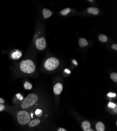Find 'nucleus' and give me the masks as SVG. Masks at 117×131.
Returning <instances> with one entry per match:
<instances>
[{"mask_svg": "<svg viewBox=\"0 0 117 131\" xmlns=\"http://www.w3.org/2000/svg\"><path fill=\"white\" fill-rule=\"evenodd\" d=\"M21 70L26 73H31L35 70L36 66L34 63L30 59L23 60L21 63L20 65Z\"/></svg>", "mask_w": 117, "mask_h": 131, "instance_id": "nucleus-1", "label": "nucleus"}, {"mask_svg": "<svg viewBox=\"0 0 117 131\" xmlns=\"http://www.w3.org/2000/svg\"><path fill=\"white\" fill-rule=\"evenodd\" d=\"M38 98L36 94L30 93L27 96L21 104V108L23 109H26L33 106L38 101Z\"/></svg>", "mask_w": 117, "mask_h": 131, "instance_id": "nucleus-2", "label": "nucleus"}, {"mask_svg": "<svg viewBox=\"0 0 117 131\" xmlns=\"http://www.w3.org/2000/svg\"><path fill=\"white\" fill-rule=\"evenodd\" d=\"M17 121L21 125H25L29 123L30 120L29 113L24 110L20 111L17 114Z\"/></svg>", "mask_w": 117, "mask_h": 131, "instance_id": "nucleus-3", "label": "nucleus"}, {"mask_svg": "<svg viewBox=\"0 0 117 131\" xmlns=\"http://www.w3.org/2000/svg\"><path fill=\"white\" fill-rule=\"evenodd\" d=\"M59 65V62L55 57H50L44 63V67L48 71H53L56 69Z\"/></svg>", "mask_w": 117, "mask_h": 131, "instance_id": "nucleus-4", "label": "nucleus"}, {"mask_svg": "<svg viewBox=\"0 0 117 131\" xmlns=\"http://www.w3.org/2000/svg\"><path fill=\"white\" fill-rule=\"evenodd\" d=\"M35 45L37 49L40 50H42L45 48L46 46V42L45 39L44 37H41L37 39L35 42Z\"/></svg>", "mask_w": 117, "mask_h": 131, "instance_id": "nucleus-5", "label": "nucleus"}, {"mask_svg": "<svg viewBox=\"0 0 117 131\" xmlns=\"http://www.w3.org/2000/svg\"><path fill=\"white\" fill-rule=\"evenodd\" d=\"M82 127L84 131H94L91 128V123L88 121H84L82 122Z\"/></svg>", "mask_w": 117, "mask_h": 131, "instance_id": "nucleus-6", "label": "nucleus"}, {"mask_svg": "<svg viewBox=\"0 0 117 131\" xmlns=\"http://www.w3.org/2000/svg\"><path fill=\"white\" fill-rule=\"evenodd\" d=\"M62 85L60 83H57L54 87V92L56 95H59L62 91Z\"/></svg>", "mask_w": 117, "mask_h": 131, "instance_id": "nucleus-7", "label": "nucleus"}, {"mask_svg": "<svg viewBox=\"0 0 117 131\" xmlns=\"http://www.w3.org/2000/svg\"><path fill=\"white\" fill-rule=\"evenodd\" d=\"M22 56V52L20 50H15L11 54V57L13 59H19Z\"/></svg>", "mask_w": 117, "mask_h": 131, "instance_id": "nucleus-8", "label": "nucleus"}, {"mask_svg": "<svg viewBox=\"0 0 117 131\" xmlns=\"http://www.w3.org/2000/svg\"><path fill=\"white\" fill-rule=\"evenodd\" d=\"M40 123V120L38 119H34L33 120L29 121V125L30 128H33L36 126L39 125Z\"/></svg>", "mask_w": 117, "mask_h": 131, "instance_id": "nucleus-9", "label": "nucleus"}, {"mask_svg": "<svg viewBox=\"0 0 117 131\" xmlns=\"http://www.w3.org/2000/svg\"><path fill=\"white\" fill-rule=\"evenodd\" d=\"M43 14L45 19H48L52 15V12L47 8H44L43 10Z\"/></svg>", "mask_w": 117, "mask_h": 131, "instance_id": "nucleus-10", "label": "nucleus"}, {"mask_svg": "<svg viewBox=\"0 0 117 131\" xmlns=\"http://www.w3.org/2000/svg\"><path fill=\"white\" fill-rule=\"evenodd\" d=\"M87 12L90 13V14L93 15H97L99 13V10L97 8L93 7H89L87 9Z\"/></svg>", "mask_w": 117, "mask_h": 131, "instance_id": "nucleus-11", "label": "nucleus"}, {"mask_svg": "<svg viewBox=\"0 0 117 131\" xmlns=\"http://www.w3.org/2000/svg\"><path fill=\"white\" fill-rule=\"evenodd\" d=\"M96 128L97 131H105V126L103 123L101 122H98L96 125Z\"/></svg>", "mask_w": 117, "mask_h": 131, "instance_id": "nucleus-12", "label": "nucleus"}, {"mask_svg": "<svg viewBox=\"0 0 117 131\" xmlns=\"http://www.w3.org/2000/svg\"><path fill=\"white\" fill-rule=\"evenodd\" d=\"M78 43H79V45L80 47H85L86 46L88 45V42L86 41V39H85L84 38H81L79 39V41H78Z\"/></svg>", "mask_w": 117, "mask_h": 131, "instance_id": "nucleus-13", "label": "nucleus"}, {"mask_svg": "<svg viewBox=\"0 0 117 131\" xmlns=\"http://www.w3.org/2000/svg\"><path fill=\"white\" fill-rule=\"evenodd\" d=\"M98 39H99V41L102 43H106L108 41L107 36L105 35H103V34L100 35L98 37Z\"/></svg>", "mask_w": 117, "mask_h": 131, "instance_id": "nucleus-14", "label": "nucleus"}, {"mask_svg": "<svg viewBox=\"0 0 117 131\" xmlns=\"http://www.w3.org/2000/svg\"><path fill=\"white\" fill-rule=\"evenodd\" d=\"M70 11H71V9L70 8H66L61 11L60 14L62 16H65V15H67L68 14H69V13L70 12Z\"/></svg>", "mask_w": 117, "mask_h": 131, "instance_id": "nucleus-15", "label": "nucleus"}, {"mask_svg": "<svg viewBox=\"0 0 117 131\" xmlns=\"http://www.w3.org/2000/svg\"><path fill=\"white\" fill-rule=\"evenodd\" d=\"M24 87L26 90H31L32 89V85L28 82H26L25 83Z\"/></svg>", "mask_w": 117, "mask_h": 131, "instance_id": "nucleus-16", "label": "nucleus"}, {"mask_svg": "<svg viewBox=\"0 0 117 131\" xmlns=\"http://www.w3.org/2000/svg\"><path fill=\"white\" fill-rule=\"evenodd\" d=\"M110 78L114 81L117 82V73L116 72L112 73L110 75Z\"/></svg>", "mask_w": 117, "mask_h": 131, "instance_id": "nucleus-17", "label": "nucleus"}, {"mask_svg": "<svg viewBox=\"0 0 117 131\" xmlns=\"http://www.w3.org/2000/svg\"><path fill=\"white\" fill-rule=\"evenodd\" d=\"M35 114L37 116H41L43 114V112L41 110H40V109H37V110H36V111H35Z\"/></svg>", "mask_w": 117, "mask_h": 131, "instance_id": "nucleus-18", "label": "nucleus"}, {"mask_svg": "<svg viewBox=\"0 0 117 131\" xmlns=\"http://www.w3.org/2000/svg\"><path fill=\"white\" fill-rule=\"evenodd\" d=\"M16 97H17V98L18 99H19V100H20V101H22V100H23V97H22V95H21L20 93H18V94H17L16 95Z\"/></svg>", "mask_w": 117, "mask_h": 131, "instance_id": "nucleus-19", "label": "nucleus"}, {"mask_svg": "<svg viewBox=\"0 0 117 131\" xmlns=\"http://www.w3.org/2000/svg\"><path fill=\"white\" fill-rule=\"evenodd\" d=\"M116 106V104H115V103H112V102H110L108 104V107L109 108H112V109H114V108Z\"/></svg>", "mask_w": 117, "mask_h": 131, "instance_id": "nucleus-20", "label": "nucleus"}, {"mask_svg": "<svg viewBox=\"0 0 117 131\" xmlns=\"http://www.w3.org/2000/svg\"><path fill=\"white\" fill-rule=\"evenodd\" d=\"M5 106H4V105L2 104H0V112L4 111L5 110Z\"/></svg>", "mask_w": 117, "mask_h": 131, "instance_id": "nucleus-21", "label": "nucleus"}, {"mask_svg": "<svg viewBox=\"0 0 117 131\" xmlns=\"http://www.w3.org/2000/svg\"><path fill=\"white\" fill-rule=\"evenodd\" d=\"M108 96H109V97H115L116 96V94L114 93L110 92L108 94Z\"/></svg>", "mask_w": 117, "mask_h": 131, "instance_id": "nucleus-22", "label": "nucleus"}, {"mask_svg": "<svg viewBox=\"0 0 117 131\" xmlns=\"http://www.w3.org/2000/svg\"><path fill=\"white\" fill-rule=\"evenodd\" d=\"M112 48L113 49H115L116 50H117V45L116 44H113L112 45Z\"/></svg>", "mask_w": 117, "mask_h": 131, "instance_id": "nucleus-23", "label": "nucleus"}, {"mask_svg": "<svg viewBox=\"0 0 117 131\" xmlns=\"http://www.w3.org/2000/svg\"><path fill=\"white\" fill-rule=\"evenodd\" d=\"M5 103V100H4L3 98H0V104H3Z\"/></svg>", "mask_w": 117, "mask_h": 131, "instance_id": "nucleus-24", "label": "nucleus"}, {"mask_svg": "<svg viewBox=\"0 0 117 131\" xmlns=\"http://www.w3.org/2000/svg\"><path fill=\"white\" fill-rule=\"evenodd\" d=\"M58 131H66V130L65 129H64V128H59V129L58 130Z\"/></svg>", "mask_w": 117, "mask_h": 131, "instance_id": "nucleus-25", "label": "nucleus"}, {"mask_svg": "<svg viewBox=\"0 0 117 131\" xmlns=\"http://www.w3.org/2000/svg\"><path fill=\"white\" fill-rule=\"evenodd\" d=\"M114 108H115V109H114V112H115V113H117V104H116V106H115V107Z\"/></svg>", "mask_w": 117, "mask_h": 131, "instance_id": "nucleus-26", "label": "nucleus"}, {"mask_svg": "<svg viewBox=\"0 0 117 131\" xmlns=\"http://www.w3.org/2000/svg\"><path fill=\"white\" fill-rule=\"evenodd\" d=\"M65 71H66V72H70V71H69V70L67 71V69H66V70H65Z\"/></svg>", "mask_w": 117, "mask_h": 131, "instance_id": "nucleus-27", "label": "nucleus"}, {"mask_svg": "<svg viewBox=\"0 0 117 131\" xmlns=\"http://www.w3.org/2000/svg\"><path fill=\"white\" fill-rule=\"evenodd\" d=\"M89 2H93V1H92V0H91V1H89Z\"/></svg>", "mask_w": 117, "mask_h": 131, "instance_id": "nucleus-28", "label": "nucleus"}]
</instances>
